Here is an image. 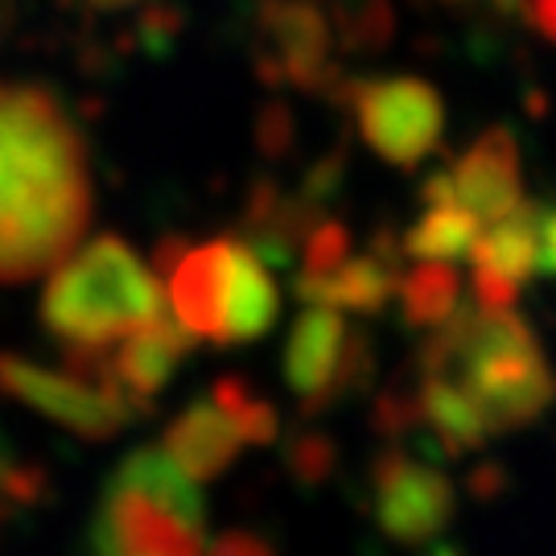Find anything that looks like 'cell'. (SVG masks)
<instances>
[{"label":"cell","instance_id":"33","mask_svg":"<svg viewBox=\"0 0 556 556\" xmlns=\"http://www.w3.org/2000/svg\"><path fill=\"white\" fill-rule=\"evenodd\" d=\"M211 553H219V556H236V553L268 556L273 553V544H268L264 536H256V532H227V536H219L215 544H211Z\"/></svg>","mask_w":556,"mask_h":556},{"label":"cell","instance_id":"15","mask_svg":"<svg viewBox=\"0 0 556 556\" xmlns=\"http://www.w3.org/2000/svg\"><path fill=\"white\" fill-rule=\"evenodd\" d=\"M417 408L420 425H429V433L438 438L445 457L470 454L491 441V420L482 417L478 400L466 392V383L457 376H420L417 383Z\"/></svg>","mask_w":556,"mask_h":556},{"label":"cell","instance_id":"14","mask_svg":"<svg viewBox=\"0 0 556 556\" xmlns=\"http://www.w3.org/2000/svg\"><path fill=\"white\" fill-rule=\"evenodd\" d=\"M161 450L199 482H211L231 470L239 457V433L215 400H194L181 417L169 420Z\"/></svg>","mask_w":556,"mask_h":556},{"label":"cell","instance_id":"40","mask_svg":"<svg viewBox=\"0 0 556 556\" xmlns=\"http://www.w3.org/2000/svg\"><path fill=\"white\" fill-rule=\"evenodd\" d=\"M441 4H470V0H441Z\"/></svg>","mask_w":556,"mask_h":556},{"label":"cell","instance_id":"27","mask_svg":"<svg viewBox=\"0 0 556 556\" xmlns=\"http://www.w3.org/2000/svg\"><path fill=\"white\" fill-rule=\"evenodd\" d=\"M301 248H305V268H301V273H330V268H338L342 260L351 256V231L338 219H326V215H321V219L305 231Z\"/></svg>","mask_w":556,"mask_h":556},{"label":"cell","instance_id":"16","mask_svg":"<svg viewBox=\"0 0 556 556\" xmlns=\"http://www.w3.org/2000/svg\"><path fill=\"white\" fill-rule=\"evenodd\" d=\"M280 314L277 285L264 260L231 236V280H227V309H223V346L227 342H256L273 330Z\"/></svg>","mask_w":556,"mask_h":556},{"label":"cell","instance_id":"19","mask_svg":"<svg viewBox=\"0 0 556 556\" xmlns=\"http://www.w3.org/2000/svg\"><path fill=\"white\" fill-rule=\"evenodd\" d=\"M396 293L404 305V321L413 330H433L462 305V280L457 268L441 260H420L413 273L396 277Z\"/></svg>","mask_w":556,"mask_h":556},{"label":"cell","instance_id":"4","mask_svg":"<svg viewBox=\"0 0 556 556\" xmlns=\"http://www.w3.org/2000/svg\"><path fill=\"white\" fill-rule=\"evenodd\" d=\"M0 392L38 408L41 417L59 420L87 441L116 438L124 425L149 413V404L128 396L119 383H108V388L83 383L66 371H46L21 355H0Z\"/></svg>","mask_w":556,"mask_h":556},{"label":"cell","instance_id":"12","mask_svg":"<svg viewBox=\"0 0 556 556\" xmlns=\"http://www.w3.org/2000/svg\"><path fill=\"white\" fill-rule=\"evenodd\" d=\"M116 342L119 346L112 351V376L128 396L149 404V396H157L169 383V376L178 371L186 351L194 346V334L181 321H169L165 314H157V318H149L144 326L128 330Z\"/></svg>","mask_w":556,"mask_h":556},{"label":"cell","instance_id":"7","mask_svg":"<svg viewBox=\"0 0 556 556\" xmlns=\"http://www.w3.org/2000/svg\"><path fill=\"white\" fill-rule=\"evenodd\" d=\"M256 25L277 50L285 83H293L305 96H334L346 71L330 62V21L309 0H256Z\"/></svg>","mask_w":556,"mask_h":556},{"label":"cell","instance_id":"30","mask_svg":"<svg viewBox=\"0 0 556 556\" xmlns=\"http://www.w3.org/2000/svg\"><path fill=\"white\" fill-rule=\"evenodd\" d=\"M532 268L536 277H553L556 268V215L548 202H532Z\"/></svg>","mask_w":556,"mask_h":556},{"label":"cell","instance_id":"3","mask_svg":"<svg viewBox=\"0 0 556 556\" xmlns=\"http://www.w3.org/2000/svg\"><path fill=\"white\" fill-rule=\"evenodd\" d=\"M330 103L358 119L363 140L376 149L383 161L400 169H413L425 161L441 140L445 128V108L441 96L420 79H351L342 75Z\"/></svg>","mask_w":556,"mask_h":556},{"label":"cell","instance_id":"23","mask_svg":"<svg viewBox=\"0 0 556 556\" xmlns=\"http://www.w3.org/2000/svg\"><path fill=\"white\" fill-rule=\"evenodd\" d=\"M285 462H289V475L298 478L301 486H321L326 478L334 475L338 445L326 429L301 425L298 433L289 438V445H285Z\"/></svg>","mask_w":556,"mask_h":556},{"label":"cell","instance_id":"1","mask_svg":"<svg viewBox=\"0 0 556 556\" xmlns=\"http://www.w3.org/2000/svg\"><path fill=\"white\" fill-rule=\"evenodd\" d=\"M91 223L87 144L62 103L0 83V285L50 273Z\"/></svg>","mask_w":556,"mask_h":556},{"label":"cell","instance_id":"24","mask_svg":"<svg viewBox=\"0 0 556 556\" xmlns=\"http://www.w3.org/2000/svg\"><path fill=\"white\" fill-rule=\"evenodd\" d=\"M371 376H376V342H371L367 330H355V334L342 338L334 379H330V392H326V408L338 404V400H351L358 392H367Z\"/></svg>","mask_w":556,"mask_h":556},{"label":"cell","instance_id":"18","mask_svg":"<svg viewBox=\"0 0 556 556\" xmlns=\"http://www.w3.org/2000/svg\"><path fill=\"white\" fill-rule=\"evenodd\" d=\"M466 256L482 268H495L516 285H528L536 277V268H532V202L519 199L516 211H507L482 236H475Z\"/></svg>","mask_w":556,"mask_h":556},{"label":"cell","instance_id":"25","mask_svg":"<svg viewBox=\"0 0 556 556\" xmlns=\"http://www.w3.org/2000/svg\"><path fill=\"white\" fill-rule=\"evenodd\" d=\"M186 29V13H181V4L174 0H153V4H144L140 9L137 25H132V41L128 46H137L144 54H169V46L178 41V34Z\"/></svg>","mask_w":556,"mask_h":556},{"label":"cell","instance_id":"31","mask_svg":"<svg viewBox=\"0 0 556 556\" xmlns=\"http://www.w3.org/2000/svg\"><path fill=\"white\" fill-rule=\"evenodd\" d=\"M516 298H519L516 280H507L495 268L475 264V305H482V309H511Z\"/></svg>","mask_w":556,"mask_h":556},{"label":"cell","instance_id":"9","mask_svg":"<svg viewBox=\"0 0 556 556\" xmlns=\"http://www.w3.org/2000/svg\"><path fill=\"white\" fill-rule=\"evenodd\" d=\"M454 202L466 206L478 223H495L516 211L523 199L519 186V144L507 128H491L450 165Z\"/></svg>","mask_w":556,"mask_h":556},{"label":"cell","instance_id":"13","mask_svg":"<svg viewBox=\"0 0 556 556\" xmlns=\"http://www.w3.org/2000/svg\"><path fill=\"white\" fill-rule=\"evenodd\" d=\"M400 260L383 252L367 256H346L330 273H301L293 280V293L305 305H334V309H355V314H379L392 293H396Z\"/></svg>","mask_w":556,"mask_h":556},{"label":"cell","instance_id":"36","mask_svg":"<svg viewBox=\"0 0 556 556\" xmlns=\"http://www.w3.org/2000/svg\"><path fill=\"white\" fill-rule=\"evenodd\" d=\"M556 0H523V17H532L540 38H553L556 34V17H553Z\"/></svg>","mask_w":556,"mask_h":556},{"label":"cell","instance_id":"34","mask_svg":"<svg viewBox=\"0 0 556 556\" xmlns=\"http://www.w3.org/2000/svg\"><path fill=\"white\" fill-rule=\"evenodd\" d=\"M186 248H190V243H186L181 236L157 239V248H153V273H157V277H165V273H169V268L181 260V252H186Z\"/></svg>","mask_w":556,"mask_h":556},{"label":"cell","instance_id":"20","mask_svg":"<svg viewBox=\"0 0 556 556\" xmlns=\"http://www.w3.org/2000/svg\"><path fill=\"white\" fill-rule=\"evenodd\" d=\"M478 236V219L457 206V202H438L417 227H408V236L400 239V252L413 260H457L470 252Z\"/></svg>","mask_w":556,"mask_h":556},{"label":"cell","instance_id":"11","mask_svg":"<svg viewBox=\"0 0 556 556\" xmlns=\"http://www.w3.org/2000/svg\"><path fill=\"white\" fill-rule=\"evenodd\" d=\"M346 338V321L334 305H305L293 321L289 351H285V379L301 396V417L326 413V392L338 367V351Z\"/></svg>","mask_w":556,"mask_h":556},{"label":"cell","instance_id":"35","mask_svg":"<svg viewBox=\"0 0 556 556\" xmlns=\"http://www.w3.org/2000/svg\"><path fill=\"white\" fill-rule=\"evenodd\" d=\"M420 199L429 202V206H438V202H454V178H450V165H445V169H433V174L425 178Z\"/></svg>","mask_w":556,"mask_h":556},{"label":"cell","instance_id":"8","mask_svg":"<svg viewBox=\"0 0 556 556\" xmlns=\"http://www.w3.org/2000/svg\"><path fill=\"white\" fill-rule=\"evenodd\" d=\"M457 379L466 383V392L478 400L482 417L491 420V429H519L528 420H536L553 404V376L544 367V355H495L466 363Z\"/></svg>","mask_w":556,"mask_h":556},{"label":"cell","instance_id":"39","mask_svg":"<svg viewBox=\"0 0 556 556\" xmlns=\"http://www.w3.org/2000/svg\"><path fill=\"white\" fill-rule=\"evenodd\" d=\"M91 13H124V9H132V4H144V0H83Z\"/></svg>","mask_w":556,"mask_h":556},{"label":"cell","instance_id":"26","mask_svg":"<svg viewBox=\"0 0 556 556\" xmlns=\"http://www.w3.org/2000/svg\"><path fill=\"white\" fill-rule=\"evenodd\" d=\"M298 144V119L285 100L260 103L256 112V149L264 161H285Z\"/></svg>","mask_w":556,"mask_h":556},{"label":"cell","instance_id":"29","mask_svg":"<svg viewBox=\"0 0 556 556\" xmlns=\"http://www.w3.org/2000/svg\"><path fill=\"white\" fill-rule=\"evenodd\" d=\"M342 178H346V149H334L330 157L314 161L309 169H305V178H301V199L314 202L326 211V202L338 199V190H342Z\"/></svg>","mask_w":556,"mask_h":556},{"label":"cell","instance_id":"21","mask_svg":"<svg viewBox=\"0 0 556 556\" xmlns=\"http://www.w3.org/2000/svg\"><path fill=\"white\" fill-rule=\"evenodd\" d=\"M338 41L346 54H379L396 38V9L392 0H334Z\"/></svg>","mask_w":556,"mask_h":556},{"label":"cell","instance_id":"6","mask_svg":"<svg viewBox=\"0 0 556 556\" xmlns=\"http://www.w3.org/2000/svg\"><path fill=\"white\" fill-rule=\"evenodd\" d=\"M91 544L96 553L108 556H194L206 548L202 532L186 528L153 498L112 478H108V491L91 523Z\"/></svg>","mask_w":556,"mask_h":556},{"label":"cell","instance_id":"17","mask_svg":"<svg viewBox=\"0 0 556 556\" xmlns=\"http://www.w3.org/2000/svg\"><path fill=\"white\" fill-rule=\"evenodd\" d=\"M112 482H124L140 491L144 498H153L157 507H165L169 516H178L186 528L202 532L206 528V498L199 491V478H190L165 450H137L119 462V470Z\"/></svg>","mask_w":556,"mask_h":556},{"label":"cell","instance_id":"38","mask_svg":"<svg viewBox=\"0 0 556 556\" xmlns=\"http://www.w3.org/2000/svg\"><path fill=\"white\" fill-rule=\"evenodd\" d=\"M17 29V0H0V46Z\"/></svg>","mask_w":556,"mask_h":556},{"label":"cell","instance_id":"28","mask_svg":"<svg viewBox=\"0 0 556 556\" xmlns=\"http://www.w3.org/2000/svg\"><path fill=\"white\" fill-rule=\"evenodd\" d=\"M371 425H376L379 438H404L420 425L417 392H404V388H388L379 392L371 404Z\"/></svg>","mask_w":556,"mask_h":556},{"label":"cell","instance_id":"10","mask_svg":"<svg viewBox=\"0 0 556 556\" xmlns=\"http://www.w3.org/2000/svg\"><path fill=\"white\" fill-rule=\"evenodd\" d=\"M169 301L178 321L194 338H211L223 346V309H227V280H231V239H211L202 248H186L181 260L165 273Z\"/></svg>","mask_w":556,"mask_h":556},{"label":"cell","instance_id":"22","mask_svg":"<svg viewBox=\"0 0 556 556\" xmlns=\"http://www.w3.org/2000/svg\"><path fill=\"white\" fill-rule=\"evenodd\" d=\"M211 400H215L223 413H227V420L236 425L239 441H252V445H273V441H277V433H280L277 408H273L268 400H260L256 392L248 388V379H239V376L219 379Z\"/></svg>","mask_w":556,"mask_h":556},{"label":"cell","instance_id":"32","mask_svg":"<svg viewBox=\"0 0 556 556\" xmlns=\"http://www.w3.org/2000/svg\"><path fill=\"white\" fill-rule=\"evenodd\" d=\"M466 491H470L475 498H482V503H486V498H495V495H503V491H507V470H503L498 462H491V457H486V462H478L475 470H470V478H466Z\"/></svg>","mask_w":556,"mask_h":556},{"label":"cell","instance_id":"37","mask_svg":"<svg viewBox=\"0 0 556 556\" xmlns=\"http://www.w3.org/2000/svg\"><path fill=\"white\" fill-rule=\"evenodd\" d=\"M17 462V454H13V445H9V438L0 433V478H4V470ZM9 516H13V503H9V495H4V486H0V523H9Z\"/></svg>","mask_w":556,"mask_h":556},{"label":"cell","instance_id":"5","mask_svg":"<svg viewBox=\"0 0 556 556\" xmlns=\"http://www.w3.org/2000/svg\"><path fill=\"white\" fill-rule=\"evenodd\" d=\"M371 503L379 528L400 544H429L454 519L457 491L438 466L383 450L371 462Z\"/></svg>","mask_w":556,"mask_h":556},{"label":"cell","instance_id":"2","mask_svg":"<svg viewBox=\"0 0 556 556\" xmlns=\"http://www.w3.org/2000/svg\"><path fill=\"white\" fill-rule=\"evenodd\" d=\"M157 314H165L161 277L116 236L62 256L41 293V326L62 342H116Z\"/></svg>","mask_w":556,"mask_h":556}]
</instances>
